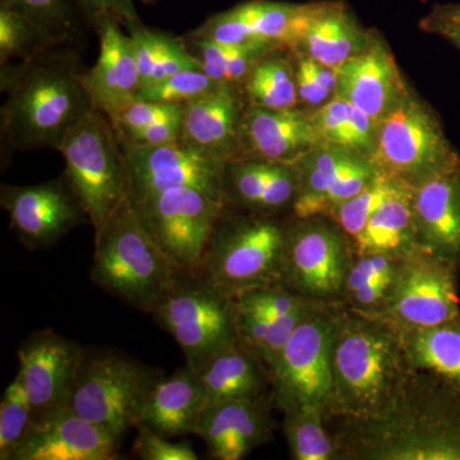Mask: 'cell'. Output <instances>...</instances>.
I'll use <instances>...</instances> for the list:
<instances>
[{
	"label": "cell",
	"mask_w": 460,
	"mask_h": 460,
	"mask_svg": "<svg viewBox=\"0 0 460 460\" xmlns=\"http://www.w3.org/2000/svg\"><path fill=\"white\" fill-rule=\"evenodd\" d=\"M144 4H153V3L157 2V0H141Z\"/></svg>",
	"instance_id": "f907efd6"
},
{
	"label": "cell",
	"mask_w": 460,
	"mask_h": 460,
	"mask_svg": "<svg viewBox=\"0 0 460 460\" xmlns=\"http://www.w3.org/2000/svg\"><path fill=\"white\" fill-rule=\"evenodd\" d=\"M458 265L431 253L399 259L380 317L399 332L428 329L460 316Z\"/></svg>",
	"instance_id": "30bf717a"
},
{
	"label": "cell",
	"mask_w": 460,
	"mask_h": 460,
	"mask_svg": "<svg viewBox=\"0 0 460 460\" xmlns=\"http://www.w3.org/2000/svg\"><path fill=\"white\" fill-rule=\"evenodd\" d=\"M65 159V175L98 232L131 192L122 142L107 115L93 109L75 124L57 148Z\"/></svg>",
	"instance_id": "5b68a950"
},
{
	"label": "cell",
	"mask_w": 460,
	"mask_h": 460,
	"mask_svg": "<svg viewBox=\"0 0 460 460\" xmlns=\"http://www.w3.org/2000/svg\"><path fill=\"white\" fill-rule=\"evenodd\" d=\"M247 105L242 86L220 84L183 104L180 141L224 164L237 159L239 128Z\"/></svg>",
	"instance_id": "7402d4cb"
},
{
	"label": "cell",
	"mask_w": 460,
	"mask_h": 460,
	"mask_svg": "<svg viewBox=\"0 0 460 460\" xmlns=\"http://www.w3.org/2000/svg\"><path fill=\"white\" fill-rule=\"evenodd\" d=\"M408 361L401 332L380 317L337 319L332 345V411L370 420L401 395Z\"/></svg>",
	"instance_id": "7a4b0ae2"
},
{
	"label": "cell",
	"mask_w": 460,
	"mask_h": 460,
	"mask_svg": "<svg viewBox=\"0 0 460 460\" xmlns=\"http://www.w3.org/2000/svg\"><path fill=\"white\" fill-rule=\"evenodd\" d=\"M33 426L31 402L16 376L0 401V459L12 460Z\"/></svg>",
	"instance_id": "ab89813d"
},
{
	"label": "cell",
	"mask_w": 460,
	"mask_h": 460,
	"mask_svg": "<svg viewBox=\"0 0 460 460\" xmlns=\"http://www.w3.org/2000/svg\"><path fill=\"white\" fill-rule=\"evenodd\" d=\"M319 2L248 0L208 17L189 35L220 44H268L292 51L301 40Z\"/></svg>",
	"instance_id": "2e32d148"
},
{
	"label": "cell",
	"mask_w": 460,
	"mask_h": 460,
	"mask_svg": "<svg viewBox=\"0 0 460 460\" xmlns=\"http://www.w3.org/2000/svg\"><path fill=\"white\" fill-rule=\"evenodd\" d=\"M183 39L190 56L198 60L199 68L206 75L217 83L239 86L262 57L281 48L268 44H220L189 33Z\"/></svg>",
	"instance_id": "e575fe53"
},
{
	"label": "cell",
	"mask_w": 460,
	"mask_h": 460,
	"mask_svg": "<svg viewBox=\"0 0 460 460\" xmlns=\"http://www.w3.org/2000/svg\"><path fill=\"white\" fill-rule=\"evenodd\" d=\"M75 44H59L32 59L0 66L2 157L58 148L69 129L93 111Z\"/></svg>",
	"instance_id": "6da1fadb"
},
{
	"label": "cell",
	"mask_w": 460,
	"mask_h": 460,
	"mask_svg": "<svg viewBox=\"0 0 460 460\" xmlns=\"http://www.w3.org/2000/svg\"><path fill=\"white\" fill-rule=\"evenodd\" d=\"M122 23L113 17H100L93 29L99 38L95 66L81 74L91 104L109 119L137 98L141 89L140 71L131 38Z\"/></svg>",
	"instance_id": "d6986e66"
},
{
	"label": "cell",
	"mask_w": 460,
	"mask_h": 460,
	"mask_svg": "<svg viewBox=\"0 0 460 460\" xmlns=\"http://www.w3.org/2000/svg\"><path fill=\"white\" fill-rule=\"evenodd\" d=\"M420 29L440 36L460 51V3L435 4L420 20Z\"/></svg>",
	"instance_id": "bcb514c9"
},
{
	"label": "cell",
	"mask_w": 460,
	"mask_h": 460,
	"mask_svg": "<svg viewBox=\"0 0 460 460\" xmlns=\"http://www.w3.org/2000/svg\"><path fill=\"white\" fill-rule=\"evenodd\" d=\"M269 402L232 401L206 405L196 429V436L208 447L210 458L239 460L266 443L271 435Z\"/></svg>",
	"instance_id": "cb8c5ba5"
},
{
	"label": "cell",
	"mask_w": 460,
	"mask_h": 460,
	"mask_svg": "<svg viewBox=\"0 0 460 460\" xmlns=\"http://www.w3.org/2000/svg\"><path fill=\"white\" fill-rule=\"evenodd\" d=\"M181 109L183 104H166V102H148V100L136 98L120 109L111 118V122L118 136L124 137L146 128L150 124L180 114Z\"/></svg>",
	"instance_id": "7bdbcfd3"
},
{
	"label": "cell",
	"mask_w": 460,
	"mask_h": 460,
	"mask_svg": "<svg viewBox=\"0 0 460 460\" xmlns=\"http://www.w3.org/2000/svg\"><path fill=\"white\" fill-rule=\"evenodd\" d=\"M361 154L321 144L293 164L296 192L293 213L298 219L325 217L326 202L341 175ZM363 156V155H362Z\"/></svg>",
	"instance_id": "f546056e"
},
{
	"label": "cell",
	"mask_w": 460,
	"mask_h": 460,
	"mask_svg": "<svg viewBox=\"0 0 460 460\" xmlns=\"http://www.w3.org/2000/svg\"><path fill=\"white\" fill-rule=\"evenodd\" d=\"M131 38L133 51L140 71L141 87L189 68H198L199 63L183 38L150 29L138 22L124 25Z\"/></svg>",
	"instance_id": "1f68e13d"
},
{
	"label": "cell",
	"mask_w": 460,
	"mask_h": 460,
	"mask_svg": "<svg viewBox=\"0 0 460 460\" xmlns=\"http://www.w3.org/2000/svg\"><path fill=\"white\" fill-rule=\"evenodd\" d=\"M223 189L229 206L248 213L275 215L293 206L296 180L292 165L238 159L224 165Z\"/></svg>",
	"instance_id": "d4e9b609"
},
{
	"label": "cell",
	"mask_w": 460,
	"mask_h": 460,
	"mask_svg": "<svg viewBox=\"0 0 460 460\" xmlns=\"http://www.w3.org/2000/svg\"><path fill=\"white\" fill-rule=\"evenodd\" d=\"M337 319L314 310L295 330L270 372L274 398L284 411L332 407V345Z\"/></svg>",
	"instance_id": "8fae6325"
},
{
	"label": "cell",
	"mask_w": 460,
	"mask_h": 460,
	"mask_svg": "<svg viewBox=\"0 0 460 460\" xmlns=\"http://www.w3.org/2000/svg\"><path fill=\"white\" fill-rule=\"evenodd\" d=\"M288 226L274 215H230L229 205L211 233L199 275L230 296L281 281Z\"/></svg>",
	"instance_id": "277c9868"
},
{
	"label": "cell",
	"mask_w": 460,
	"mask_h": 460,
	"mask_svg": "<svg viewBox=\"0 0 460 460\" xmlns=\"http://www.w3.org/2000/svg\"><path fill=\"white\" fill-rule=\"evenodd\" d=\"M208 404L255 401L265 396L270 374L241 341L214 356L199 372Z\"/></svg>",
	"instance_id": "83f0119b"
},
{
	"label": "cell",
	"mask_w": 460,
	"mask_h": 460,
	"mask_svg": "<svg viewBox=\"0 0 460 460\" xmlns=\"http://www.w3.org/2000/svg\"><path fill=\"white\" fill-rule=\"evenodd\" d=\"M131 205L156 246L180 270L190 272L199 271L211 233L228 206L186 187L163 190Z\"/></svg>",
	"instance_id": "9c48e42d"
},
{
	"label": "cell",
	"mask_w": 460,
	"mask_h": 460,
	"mask_svg": "<svg viewBox=\"0 0 460 460\" xmlns=\"http://www.w3.org/2000/svg\"><path fill=\"white\" fill-rule=\"evenodd\" d=\"M234 308L239 341L261 359L269 374L279 361L281 353L296 326L314 310V305H310L289 316L271 320L253 311L243 310L235 305Z\"/></svg>",
	"instance_id": "d590c367"
},
{
	"label": "cell",
	"mask_w": 460,
	"mask_h": 460,
	"mask_svg": "<svg viewBox=\"0 0 460 460\" xmlns=\"http://www.w3.org/2000/svg\"><path fill=\"white\" fill-rule=\"evenodd\" d=\"M56 45L31 21L0 4V66L25 62Z\"/></svg>",
	"instance_id": "f35d334b"
},
{
	"label": "cell",
	"mask_w": 460,
	"mask_h": 460,
	"mask_svg": "<svg viewBox=\"0 0 460 460\" xmlns=\"http://www.w3.org/2000/svg\"><path fill=\"white\" fill-rule=\"evenodd\" d=\"M399 181L377 172L376 177L361 192L353 198L341 202L334 210L330 211L328 217L332 220L339 228L343 230L347 237L354 242L362 234L372 214L376 211L378 206L395 189Z\"/></svg>",
	"instance_id": "60d3db41"
},
{
	"label": "cell",
	"mask_w": 460,
	"mask_h": 460,
	"mask_svg": "<svg viewBox=\"0 0 460 460\" xmlns=\"http://www.w3.org/2000/svg\"><path fill=\"white\" fill-rule=\"evenodd\" d=\"M163 376L162 371L126 354L84 349L68 408L123 438L140 425L148 395Z\"/></svg>",
	"instance_id": "8992f818"
},
{
	"label": "cell",
	"mask_w": 460,
	"mask_h": 460,
	"mask_svg": "<svg viewBox=\"0 0 460 460\" xmlns=\"http://www.w3.org/2000/svg\"><path fill=\"white\" fill-rule=\"evenodd\" d=\"M0 4L22 14L57 44H77L83 36L84 18L75 0H0Z\"/></svg>",
	"instance_id": "8d00e7d4"
},
{
	"label": "cell",
	"mask_w": 460,
	"mask_h": 460,
	"mask_svg": "<svg viewBox=\"0 0 460 460\" xmlns=\"http://www.w3.org/2000/svg\"><path fill=\"white\" fill-rule=\"evenodd\" d=\"M380 174L419 186L460 162L438 114L413 90L377 123L376 142L368 157Z\"/></svg>",
	"instance_id": "52a82bcc"
},
{
	"label": "cell",
	"mask_w": 460,
	"mask_h": 460,
	"mask_svg": "<svg viewBox=\"0 0 460 460\" xmlns=\"http://www.w3.org/2000/svg\"><path fill=\"white\" fill-rule=\"evenodd\" d=\"M181 271L142 228L129 199L95 232L91 280L136 310L153 314Z\"/></svg>",
	"instance_id": "3957f363"
},
{
	"label": "cell",
	"mask_w": 460,
	"mask_h": 460,
	"mask_svg": "<svg viewBox=\"0 0 460 460\" xmlns=\"http://www.w3.org/2000/svg\"><path fill=\"white\" fill-rule=\"evenodd\" d=\"M335 95L380 122L411 89L389 45L375 32L367 49L338 66Z\"/></svg>",
	"instance_id": "ac0fdd59"
},
{
	"label": "cell",
	"mask_w": 460,
	"mask_h": 460,
	"mask_svg": "<svg viewBox=\"0 0 460 460\" xmlns=\"http://www.w3.org/2000/svg\"><path fill=\"white\" fill-rule=\"evenodd\" d=\"M219 84L198 66L142 86L137 98L166 104H186L217 89Z\"/></svg>",
	"instance_id": "b9f144b4"
},
{
	"label": "cell",
	"mask_w": 460,
	"mask_h": 460,
	"mask_svg": "<svg viewBox=\"0 0 460 460\" xmlns=\"http://www.w3.org/2000/svg\"><path fill=\"white\" fill-rule=\"evenodd\" d=\"M408 361L460 392V316L432 328L401 332Z\"/></svg>",
	"instance_id": "4dcf8cb0"
},
{
	"label": "cell",
	"mask_w": 460,
	"mask_h": 460,
	"mask_svg": "<svg viewBox=\"0 0 460 460\" xmlns=\"http://www.w3.org/2000/svg\"><path fill=\"white\" fill-rule=\"evenodd\" d=\"M181 113H183V109H181ZM181 113L150 124L141 131L131 133L124 137L118 136V137L123 145H129V146L154 147L174 144L181 138Z\"/></svg>",
	"instance_id": "7dc6e473"
},
{
	"label": "cell",
	"mask_w": 460,
	"mask_h": 460,
	"mask_svg": "<svg viewBox=\"0 0 460 460\" xmlns=\"http://www.w3.org/2000/svg\"><path fill=\"white\" fill-rule=\"evenodd\" d=\"M151 314L174 338L187 366L198 374L214 356L238 341L233 296L199 272L181 271Z\"/></svg>",
	"instance_id": "ba28073f"
},
{
	"label": "cell",
	"mask_w": 460,
	"mask_h": 460,
	"mask_svg": "<svg viewBox=\"0 0 460 460\" xmlns=\"http://www.w3.org/2000/svg\"><path fill=\"white\" fill-rule=\"evenodd\" d=\"M321 145L311 115L305 109L247 105L239 128L237 159L293 165Z\"/></svg>",
	"instance_id": "44dd1931"
},
{
	"label": "cell",
	"mask_w": 460,
	"mask_h": 460,
	"mask_svg": "<svg viewBox=\"0 0 460 460\" xmlns=\"http://www.w3.org/2000/svg\"><path fill=\"white\" fill-rule=\"evenodd\" d=\"M84 349L53 330L30 335L18 348L17 376L31 402L33 422L68 407Z\"/></svg>",
	"instance_id": "e0dca14e"
},
{
	"label": "cell",
	"mask_w": 460,
	"mask_h": 460,
	"mask_svg": "<svg viewBox=\"0 0 460 460\" xmlns=\"http://www.w3.org/2000/svg\"><path fill=\"white\" fill-rule=\"evenodd\" d=\"M75 4L90 26L102 16L113 17L123 26L140 21L135 0H75Z\"/></svg>",
	"instance_id": "681fc988"
},
{
	"label": "cell",
	"mask_w": 460,
	"mask_h": 460,
	"mask_svg": "<svg viewBox=\"0 0 460 460\" xmlns=\"http://www.w3.org/2000/svg\"><path fill=\"white\" fill-rule=\"evenodd\" d=\"M120 440L66 407L33 422L12 460H115Z\"/></svg>",
	"instance_id": "ffe728a7"
},
{
	"label": "cell",
	"mask_w": 460,
	"mask_h": 460,
	"mask_svg": "<svg viewBox=\"0 0 460 460\" xmlns=\"http://www.w3.org/2000/svg\"><path fill=\"white\" fill-rule=\"evenodd\" d=\"M398 261L399 259L396 257L384 255V253L359 255L358 260L350 265L349 272H348L344 287L345 295H349L358 289L372 278L394 271Z\"/></svg>",
	"instance_id": "c3c4849f"
},
{
	"label": "cell",
	"mask_w": 460,
	"mask_h": 460,
	"mask_svg": "<svg viewBox=\"0 0 460 460\" xmlns=\"http://www.w3.org/2000/svg\"><path fill=\"white\" fill-rule=\"evenodd\" d=\"M133 452L144 460H198L192 445L187 441L172 443L169 438L157 434L145 425H138Z\"/></svg>",
	"instance_id": "ee69618b"
},
{
	"label": "cell",
	"mask_w": 460,
	"mask_h": 460,
	"mask_svg": "<svg viewBox=\"0 0 460 460\" xmlns=\"http://www.w3.org/2000/svg\"><path fill=\"white\" fill-rule=\"evenodd\" d=\"M347 234L317 217L288 226L280 284L296 295L326 299L344 292L349 272Z\"/></svg>",
	"instance_id": "7c38bea8"
},
{
	"label": "cell",
	"mask_w": 460,
	"mask_h": 460,
	"mask_svg": "<svg viewBox=\"0 0 460 460\" xmlns=\"http://www.w3.org/2000/svg\"><path fill=\"white\" fill-rule=\"evenodd\" d=\"M295 58L299 105H304L305 111L311 113V111L323 107L335 95L326 90L314 75L311 58L304 56V54H295Z\"/></svg>",
	"instance_id": "f6af8a7d"
},
{
	"label": "cell",
	"mask_w": 460,
	"mask_h": 460,
	"mask_svg": "<svg viewBox=\"0 0 460 460\" xmlns=\"http://www.w3.org/2000/svg\"><path fill=\"white\" fill-rule=\"evenodd\" d=\"M374 35L375 31L362 26L347 3L321 0L292 53L337 69L367 49Z\"/></svg>",
	"instance_id": "484cf974"
},
{
	"label": "cell",
	"mask_w": 460,
	"mask_h": 460,
	"mask_svg": "<svg viewBox=\"0 0 460 460\" xmlns=\"http://www.w3.org/2000/svg\"><path fill=\"white\" fill-rule=\"evenodd\" d=\"M284 432L292 458L296 460H329L335 447L323 429L325 411L317 407H301L284 411Z\"/></svg>",
	"instance_id": "74e56055"
},
{
	"label": "cell",
	"mask_w": 460,
	"mask_h": 460,
	"mask_svg": "<svg viewBox=\"0 0 460 460\" xmlns=\"http://www.w3.org/2000/svg\"><path fill=\"white\" fill-rule=\"evenodd\" d=\"M417 244L423 252L460 261V162L411 189Z\"/></svg>",
	"instance_id": "603a6c76"
},
{
	"label": "cell",
	"mask_w": 460,
	"mask_h": 460,
	"mask_svg": "<svg viewBox=\"0 0 460 460\" xmlns=\"http://www.w3.org/2000/svg\"><path fill=\"white\" fill-rule=\"evenodd\" d=\"M206 405L201 377L186 366L157 381L145 404L140 425L169 438L195 435Z\"/></svg>",
	"instance_id": "4316f807"
},
{
	"label": "cell",
	"mask_w": 460,
	"mask_h": 460,
	"mask_svg": "<svg viewBox=\"0 0 460 460\" xmlns=\"http://www.w3.org/2000/svg\"><path fill=\"white\" fill-rule=\"evenodd\" d=\"M248 105L275 109L299 108L296 80V58L287 48L262 57L242 84Z\"/></svg>",
	"instance_id": "d6a6232c"
},
{
	"label": "cell",
	"mask_w": 460,
	"mask_h": 460,
	"mask_svg": "<svg viewBox=\"0 0 460 460\" xmlns=\"http://www.w3.org/2000/svg\"><path fill=\"white\" fill-rule=\"evenodd\" d=\"M354 244L358 255L384 253L402 259L419 252L411 208V187L399 181L372 214Z\"/></svg>",
	"instance_id": "f1b7e54d"
},
{
	"label": "cell",
	"mask_w": 460,
	"mask_h": 460,
	"mask_svg": "<svg viewBox=\"0 0 460 460\" xmlns=\"http://www.w3.org/2000/svg\"><path fill=\"white\" fill-rule=\"evenodd\" d=\"M0 205L14 234L29 250H48L89 222L66 175L32 186L0 187Z\"/></svg>",
	"instance_id": "5bb4252c"
},
{
	"label": "cell",
	"mask_w": 460,
	"mask_h": 460,
	"mask_svg": "<svg viewBox=\"0 0 460 460\" xmlns=\"http://www.w3.org/2000/svg\"><path fill=\"white\" fill-rule=\"evenodd\" d=\"M310 115L321 144L371 156L376 142L377 123L347 100L335 95Z\"/></svg>",
	"instance_id": "836d02e7"
},
{
	"label": "cell",
	"mask_w": 460,
	"mask_h": 460,
	"mask_svg": "<svg viewBox=\"0 0 460 460\" xmlns=\"http://www.w3.org/2000/svg\"><path fill=\"white\" fill-rule=\"evenodd\" d=\"M128 165L129 201L150 198L163 190L186 187L201 190L217 201H226L224 163L181 144L138 147L123 145Z\"/></svg>",
	"instance_id": "9a60e30c"
},
{
	"label": "cell",
	"mask_w": 460,
	"mask_h": 460,
	"mask_svg": "<svg viewBox=\"0 0 460 460\" xmlns=\"http://www.w3.org/2000/svg\"><path fill=\"white\" fill-rule=\"evenodd\" d=\"M375 423L366 458L383 460H460V392L447 386V395L419 423L392 413L366 420Z\"/></svg>",
	"instance_id": "4fadbf2b"
}]
</instances>
